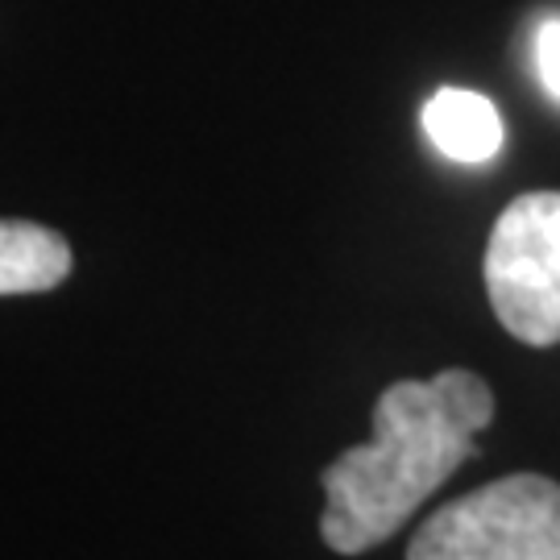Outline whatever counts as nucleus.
<instances>
[{
	"label": "nucleus",
	"mask_w": 560,
	"mask_h": 560,
	"mask_svg": "<svg viewBox=\"0 0 560 560\" xmlns=\"http://www.w3.org/2000/svg\"><path fill=\"white\" fill-rule=\"evenodd\" d=\"M536 62H540L544 88L560 101V21H548L536 38Z\"/></svg>",
	"instance_id": "nucleus-6"
},
{
	"label": "nucleus",
	"mask_w": 560,
	"mask_h": 560,
	"mask_svg": "<svg viewBox=\"0 0 560 560\" xmlns=\"http://www.w3.org/2000/svg\"><path fill=\"white\" fill-rule=\"evenodd\" d=\"M71 275V245L34 221H0V295L50 291Z\"/></svg>",
	"instance_id": "nucleus-5"
},
{
	"label": "nucleus",
	"mask_w": 560,
	"mask_h": 560,
	"mask_svg": "<svg viewBox=\"0 0 560 560\" xmlns=\"http://www.w3.org/2000/svg\"><path fill=\"white\" fill-rule=\"evenodd\" d=\"M490 420L494 390L474 370L390 382L374 402V436L324 469V544L358 557L390 540L478 453Z\"/></svg>",
	"instance_id": "nucleus-1"
},
{
	"label": "nucleus",
	"mask_w": 560,
	"mask_h": 560,
	"mask_svg": "<svg viewBox=\"0 0 560 560\" xmlns=\"http://www.w3.org/2000/svg\"><path fill=\"white\" fill-rule=\"evenodd\" d=\"M407 560H560V481L511 474L423 520Z\"/></svg>",
	"instance_id": "nucleus-2"
},
{
	"label": "nucleus",
	"mask_w": 560,
	"mask_h": 560,
	"mask_svg": "<svg viewBox=\"0 0 560 560\" xmlns=\"http://www.w3.org/2000/svg\"><path fill=\"white\" fill-rule=\"evenodd\" d=\"M423 133L453 162H486L502 145L499 108L465 88H441L423 104Z\"/></svg>",
	"instance_id": "nucleus-4"
},
{
	"label": "nucleus",
	"mask_w": 560,
	"mask_h": 560,
	"mask_svg": "<svg viewBox=\"0 0 560 560\" xmlns=\"http://www.w3.org/2000/svg\"><path fill=\"white\" fill-rule=\"evenodd\" d=\"M486 295L523 345L560 340V191H527L502 208L486 245Z\"/></svg>",
	"instance_id": "nucleus-3"
}]
</instances>
